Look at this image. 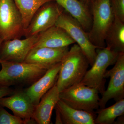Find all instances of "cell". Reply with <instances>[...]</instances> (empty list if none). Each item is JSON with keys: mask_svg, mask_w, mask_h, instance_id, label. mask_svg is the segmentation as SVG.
<instances>
[{"mask_svg": "<svg viewBox=\"0 0 124 124\" xmlns=\"http://www.w3.org/2000/svg\"><path fill=\"white\" fill-rule=\"evenodd\" d=\"M88 60L77 44L73 45L61 62L56 86L59 92L80 83L88 70Z\"/></svg>", "mask_w": 124, "mask_h": 124, "instance_id": "cell-1", "label": "cell"}, {"mask_svg": "<svg viewBox=\"0 0 124 124\" xmlns=\"http://www.w3.org/2000/svg\"><path fill=\"white\" fill-rule=\"evenodd\" d=\"M0 88L14 85H31L46 72L48 69L36 64L25 62L0 61Z\"/></svg>", "mask_w": 124, "mask_h": 124, "instance_id": "cell-2", "label": "cell"}, {"mask_svg": "<svg viewBox=\"0 0 124 124\" xmlns=\"http://www.w3.org/2000/svg\"><path fill=\"white\" fill-rule=\"evenodd\" d=\"M92 24L88 32L92 43L100 48L106 47L105 38L115 16L110 5V0H97L90 7Z\"/></svg>", "mask_w": 124, "mask_h": 124, "instance_id": "cell-3", "label": "cell"}, {"mask_svg": "<svg viewBox=\"0 0 124 124\" xmlns=\"http://www.w3.org/2000/svg\"><path fill=\"white\" fill-rule=\"evenodd\" d=\"M99 93L97 89L80 82L61 91L59 97L72 108L95 114L99 108Z\"/></svg>", "mask_w": 124, "mask_h": 124, "instance_id": "cell-4", "label": "cell"}, {"mask_svg": "<svg viewBox=\"0 0 124 124\" xmlns=\"http://www.w3.org/2000/svg\"><path fill=\"white\" fill-rule=\"evenodd\" d=\"M97 53L94 62L86 71L81 83L97 89L102 95L105 90L104 75L107 69L115 64L120 53L107 47L97 49Z\"/></svg>", "mask_w": 124, "mask_h": 124, "instance_id": "cell-5", "label": "cell"}, {"mask_svg": "<svg viewBox=\"0 0 124 124\" xmlns=\"http://www.w3.org/2000/svg\"><path fill=\"white\" fill-rule=\"evenodd\" d=\"M55 26L64 29L79 45L91 66L97 56V49L100 48L93 44L89 38L88 32L85 31L79 23L64 11L55 23Z\"/></svg>", "mask_w": 124, "mask_h": 124, "instance_id": "cell-6", "label": "cell"}, {"mask_svg": "<svg viewBox=\"0 0 124 124\" xmlns=\"http://www.w3.org/2000/svg\"><path fill=\"white\" fill-rule=\"evenodd\" d=\"M25 31L14 0H0V39L4 41L20 38Z\"/></svg>", "mask_w": 124, "mask_h": 124, "instance_id": "cell-7", "label": "cell"}, {"mask_svg": "<svg viewBox=\"0 0 124 124\" xmlns=\"http://www.w3.org/2000/svg\"><path fill=\"white\" fill-rule=\"evenodd\" d=\"M114 67L107 70L104 78L110 77V80L106 90L100 99L99 107L105 108L107 103L111 99L116 102L124 98V53H120Z\"/></svg>", "mask_w": 124, "mask_h": 124, "instance_id": "cell-8", "label": "cell"}, {"mask_svg": "<svg viewBox=\"0 0 124 124\" xmlns=\"http://www.w3.org/2000/svg\"><path fill=\"white\" fill-rule=\"evenodd\" d=\"M63 11L54 0L46 2L36 12L26 29L24 36L28 37L39 34L54 26Z\"/></svg>", "mask_w": 124, "mask_h": 124, "instance_id": "cell-9", "label": "cell"}, {"mask_svg": "<svg viewBox=\"0 0 124 124\" xmlns=\"http://www.w3.org/2000/svg\"><path fill=\"white\" fill-rule=\"evenodd\" d=\"M39 34L21 40L19 38L4 41L0 46V60L24 62L29 51L35 44Z\"/></svg>", "mask_w": 124, "mask_h": 124, "instance_id": "cell-10", "label": "cell"}, {"mask_svg": "<svg viewBox=\"0 0 124 124\" xmlns=\"http://www.w3.org/2000/svg\"><path fill=\"white\" fill-rule=\"evenodd\" d=\"M69 49L68 46L59 48H33L29 51L24 62L39 65L48 69L62 62Z\"/></svg>", "mask_w": 124, "mask_h": 124, "instance_id": "cell-11", "label": "cell"}, {"mask_svg": "<svg viewBox=\"0 0 124 124\" xmlns=\"http://www.w3.org/2000/svg\"><path fill=\"white\" fill-rule=\"evenodd\" d=\"M0 106L10 109L14 115L23 120L32 117L36 107L24 90L15 91L11 96L1 98Z\"/></svg>", "mask_w": 124, "mask_h": 124, "instance_id": "cell-12", "label": "cell"}, {"mask_svg": "<svg viewBox=\"0 0 124 124\" xmlns=\"http://www.w3.org/2000/svg\"><path fill=\"white\" fill-rule=\"evenodd\" d=\"M60 67L61 62L48 69L42 77L24 90L35 106L56 84Z\"/></svg>", "mask_w": 124, "mask_h": 124, "instance_id": "cell-13", "label": "cell"}, {"mask_svg": "<svg viewBox=\"0 0 124 124\" xmlns=\"http://www.w3.org/2000/svg\"><path fill=\"white\" fill-rule=\"evenodd\" d=\"M75 43L64 29L55 25L39 33L38 40L32 48L45 47L59 48L68 46Z\"/></svg>", "mask_w": 124, "mask_h": 124, "instance_id": "cell-14", "label": "cell"}, {"mask_svg": "<svg viewBox=\"0 0 124 124\" xmlns=\"http://www.w3.org/2000/svg\"><path fill=\"white\" fill-rule=\"evenodd\" d=\"M56 84L43 95L36 106L32 117L37 124H49L53 110L60 100Z\"/></svg>", "mask_w": 124, "mask_h": 124, "instance_id": "cell-15", "label": "cell"}, {"mask_svg": "<svg viewBox=\"0 0 124 124\" xmlns=\"http://www.w3.org/2000/svg\"><path fill=\"white\" fill-rule=\"evenodd\" d=\"M54 0L76 19L85 31L88 32L92 24V16L90 8L79 0Z\"/></svg>", "mask_w": 124, "mask_h": 124, "instance_id": "cell-16", "label": "cell"}, {"mask_svg": "<svg viewBox=\"0 0 124 124\" xmlns=\"http://www.w3.org/2000/svg\"><path fill=\"white\" fill-rule=\"evenodd\" d=\"M54 108L59 112L62 124H95L96 114L72 108L60 99Z\"/></svg>", "mask_w": 124, "mask_h": 124, "instance_id": "cell-17", "label": "cell"}, {"mask_svg": "<svg viewBox=\"0 0 124 124\" xmlns=\"http://www.w3.org/2000/svg\"><path fill=\"white\" fill-rule=\"evenodd\" d=\"M106 47L117 53H124V22L115 17L106 36Z\"/></svg>", "mask_w": 124, "mask_h": 124, "instance_id": "cell-18", "label": "cell"}, {"mask_svg": "<svg viewBox=\"0 0 124 124\" xmlns=\"http://www.w3.org/2000/svg\"><path fill=\"white\" fill-rule=\"evenodd\" d=\"M20 12L26 30L38 9L46 2L54 0H14Z\"/></svg>", "mask_w": 124, "mask_h": 124, "instance_id": "cell-19", "label": "cell"}, {"mask_svg": "<svg viewBox=\"0 0 124 124\" xmlns=\"http://www.w3.org/2000/svg\"><path fill=\"white\" fill-rule=\"evenodd\" d=\"M95 113L98 115L94 120L95 124H114L116 118L124 115V99L108 107L98 109Z\"/></svg>", "mask_w": 124, "mask_h": 124, "instance_id": "cell-20", "label": "cell"}, {"mask_svg": "<svg viewBox=\"0 0 124 124\" xmlns=\"http://www.w3.org/2000/svg\"><path fill=\"white\" fill-rule=\"evenodd\" d=\"M0 124H24L23 120L13 115L0 106Z\"/></svg>", "mask_w": 124, "mask_h": 124, "instance_id": "cell-21", "label": "cell"}, {"mask_svg": "<svg viewBox=\"0 0 124 124\" xmlns=\"http://www.w3.org/2000/svg\"><path fill=\"white\" fill-rule=\"evenodd\" d=\"M110 3L115 17L124 22V0H110Z\"/></svg>", "mask_w": 124, "mask_h": 124, "instance_id": "cell-22", "label": "cell"}, {"mask_svg": "<svg viewBox=\"0 0 124 124\" xmlns=\"http://www.w3.org/2000/svg\"><path fill=\"white\" fill-rule=\"evenodd\" d=\"M14 90L9 88H0V99L8 95H11L15 92Z\"/></svg>", "mask_w": 124, "mask_h": 124, "instance_id": "cell-23", "label": "cell"}, {"mask_svg": "<svg viewBox=\"0 0 124 124\" xmlns=\"http://www.w3.org/2000/svg\"><path fill=\"white\" fill-rule=\"evenodd\" d=\"M79 0L90 9V7L91 5L97 0Z\"/></svg>", "mask_w": 124, "mask_h": 124, "instance_id": "cell-24", "label": "cell"}, {"mask_svg": "<svg viewBox=\"0 0 124 124\" xmlns=\"http://www.w3.org/2000/svg\"><path fill=\"white\" fill-rule=\"evenodd\" d=\"M55 109V113H56V119H55V124H62V119L60 116V114L57 110Z\"/></svg>", "mask_w": 124, "mask_h": 124, "instance_id": "cell-25", "label": "cell"}, {"mask_svg": "<svg viewBox=\"0 0 124 124\" xmlns=\"http://www.w3.org/2000/svg\"><path fill=\"white\" fill-rule=\"evenodd\" d=\"M24 124H37L36 122L33 118H31L30 119L23 120Z\"/></svg>", "mask_w": 124, "mask_h": 124, "instance_id": "cell-26", "label": "cell"}, {"mask_svg": "<svg viewBox=\"0 0 124 124\" xmlns=\"http://www.w3.org/2000/svg\"><path fill=\"white\" fill-rule=\"evenodd\" d=\"M3 41L1 39H0V46L1 45V43H2Z\"/></svg>", "mask_w": 124, "mask_h": 124, "instance_id": "cell-27", "label": "cell"}]
</instances>
